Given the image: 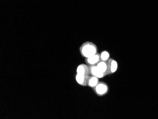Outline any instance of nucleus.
<instances>
[{
	"label": "nucleus",
	"mask_w": 158,
	"mask_h": 119,
	"mask_svg": "<svg viewBox=\"0 0 158 119\" xmlns=\"http://www.w3.org/2000/svg\"><path fill=\"white\" fill-rule=\"evenodd\" d=\"M89 75H83V74H76L75 75V80L78 84L82 86L86 87L87 86V81Z\"/></svg>",
	"instance_id": "6"
},
{
	"label": "nucleus",
	"mask_w": 158,
	"mask_h": 119,
	"mask_svg": "<svg viewBox=\"0 0 158 119\" xmlns=\"http://www.w3.org/2000/svg\"><path fill=\"white\" fill-rule=\"evenodd\" d=\"M100 56L101 61H104V62H107L110 58V53L106 50L103 51L102 53H100Z\"/></svg>",
	"instance_id": "10"
},
{
	"label": "nucleus",
	"mask_w": 158,
	"mask_h": 119,
	"mask_svg": "<svg viewBox=\"0 0 158 119\" xmlns=\"http://www.w3.org/2000/svg\"><path fill=\"white\" fill-rule=\"evenodd\" d=\"M99 79L93 75H89L88 79V87L91 88H94L99 82Z\"/></svg>",
	"instance_id": "8"
},
{
	"label": "nucleus",
	"mask_w": 158,
	"mask_h": 119,
	"mask_svg": "<svg viewBox=\"0 0 158 119\" xmlns=\"http://www.w3.org/2000/svg\"><path fill=\"white\" fill-rule=\"evenodd\" d=\"M79 50L82 57L88 58L98 53V48L92 42L86 41L81 46Z\"/></svg>",
	"instance_id": "1"
},
{
	"label": "nucleus",
	"mask_w": 158,
	"mask_h": 119,
	"mask_svg": "<svg viewBox=\"0 0 158 119\" xmlns=\"http://www.w3.org/2000/svg\"><path fill=\"white\" fill-rule=\"evenodd\" d=\"M93 89L97 96L100 97L104 96L109 93V87L105 82H99Z\"/></svg>",
	"instance_id": "2"
},
{
	"label": "nucleus",
	"mask_w": 158,
	"mask_h": 119,
	"mask_svg": "<svg viewBox=\"0 0 158 119\" xmlns=\"http://www.w3.org/2000/svg\"><path fill=\"white\" fill-rule=\"evenodd\" d=\"M89 75L96 76L98 79H102L106 76L105 74L102 72L98 69L97 66H89Z\"/></svg>",
	"instance_id": "4"
},
{
	"label": "nucleus",
	"mask_w": 158,
	"mask_h": 119,
	"mask_svg": "<svg viewBox=\"0 0 158 119\" xmlns=\"http://www.w3.org/2000/svg\"><path fill=\"white\" fill-rule=\"evenodd\" d=\"M109 74H113L118 70V62L113 58H110L107 62Z\"/></svg>",
	"instance_id": "3"
},
{
	"label": "nucleus",
	"mask_w": 158,
	"mask_h": 119,
	"mask_svg": "<svg viewBox=\"0 0 158 119\" xmlns=\"http://www.w3.org/2000/svg\"><path fill=\"white\" fill-rule=\"evenodd\" d=\"M101 61L100 53H97L94 56H91L88 58L85 59V62L86 64L89 66H96L98 63Z\"/></svg>",
	"instance_id": "5"
},
{
	"label": "nucleus",
	"mask_w": 158,
	"mask_h": 119,
	"mask_svg": "<svg viewBox=\"0 0 158 119\" xmlns=\"http://www.w3.org/2000/svg\"><path fill=\"white\" fill-rule=\"evenodd\" d=\"M76 73L83 75H89V66L86 64L79 65L76 68Z\"/></svg>",
	"instance_id": "7"
},
{
	"label": "nucleus",
	"mask_w": 158,
	"mask_h": 119,
	"mask_svg": "<svg viewBox=\"0 0 158 119\" xmlns=\"http://www.w3.org/2000/svg\"><path fill=\"white\" fill-rule=\"evenodd\" d=\"M97 66L102 72L105 74L106 75L109 74L108 73V67H107V62L100 61L97 65Z\"/></svg>",
	"instance_id": "9"
}]
</instances>
